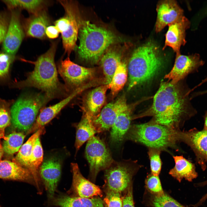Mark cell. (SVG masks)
<instances>
[{
    "label": "cell",
    "instance_id": "cell-12",
    "mask_svg": "<svg viewBox=\"0 0 207 207\" xmlns=\"http://www.w3.org/2000/svg\"><path fill=\"white\" fill-rule=\"evenodd\" d=\"M180 141L189 146L194 152L197 163L204 170L207 163V131L195 128L181 131Z\"/></svg>",
    "mask_w": 207,
    "mask_h": 207
},
{
    "label": "cell",
    "instance_id": "cell-10",
    "mask_svg": "<svg viewBox=\"0 0 207 207\" xmlns=\"http://www.w3.org/2000/svg\"><path fill=\"white\" fill-rule=\"evenodd\" d=\"M204 64L198 53L187 55L176 54L174 65L164 78L174 84L178 83L189 74L198 71Z\"/></svg>",
    "mask_w": 207,
    "mask_h": 207
},
{
    "label": "cell",
    "instance_id": "cell-37",
    "mask_svg": "<svg viewBox=\"0 0 207 207\" xmlns=\"http://www.w3.org/2000/svg\"><path fill=\"white\" fill-rule=\"evenodd\" d=\"M15 57L3 52H0V79L4 78L9 74L10 66Z\"/></svg>",
    "mask_w": 207,
    "mask_h": 207
},
{
    "label": "cell",
    "instance_id": "cell-35",
    "mask_svg": "<svg viewBox=\"0 0 207 207\" xmlns=\"http://www.w3.org/2000/svg\"><path fill=\"white\" fill-rule=\"evenodd\" d=\"M161 150H160L149 148L148 154L150 162L151 174L158 176L161 169L162 162L160 158Z\"/></svg>",
    "mask_w": 207,
    "mask_h": 207
},
{
    "label": "cell",
    "instance_id": "cell-7",
    "mask_svg": "<svg viewBox=\"0 0 207 207\" xmlns=\"http://www.w3.org/2000/svg\"><path fill=\"white\" fill-rule=\"evenodd\" d=\"M85 155L89 164L90 177L93 181L100 171L108 168L114 161L104 141L94 136L88 140Z\"/></svg>",
    "mask_w": 207,
    "mask_h": 207
},
{
    "label": "cell",
    "instance_id": "cell-44",
    "mask_svg": "<svg viewBox=\"0 0 207 207\" xmlns=\"http://www.w3.org/2000/svg\"><path fill=\"white\" fill-rule=\"evenodd\" d=\"M207 93V89L202 91L196 92L193 93L191 97L192 99L196 97L202 95Z\"/></svg>",
    "mask_w": 207,
    "mask_h": 207
},
{
    "label": "cell",
    "instance_id": "cell-15",
    "mask_svg": "<svg viewBox=\"0 0 207 207\" xmlns=\"http://www.w3.org/2000/svg\"><path fill=\"white\" fill-rule=\"evenodd\" d=\"M156 10L157 17L155 31L156 32H160L166 26L184 16L183 10L175 0L160 1L157 5Z\"/></svg>",
    "mask_w": 207,
    "mask_h": 207
},
{
    "label": "cell",
    "instance_id": "cell-36",
    "mask_svg": "<svg viewBox=\"0 0 207 207\" xmlns=\"http://www.w3.org/2000/svg\"><path fill=\"white\" fill-rule=\"evenodd\" d=\"M145 184L147 189L154 195L164 193L158 176L152 174L149 175L145 181Z\"/></svg>",
    "mask_w": 207,
    "mask_h": 207
},
{
    "label": "cell",
    "instance_id": "cell-1",
    "mask_svg": "<svg viewBox=\"0 0 207 207\" xmlns=\"http://www.w3.org/2000/svg\"><path fill=\"white\" fill-rule=\"evenodd\" d=\"M179 82L162 81L150 108L141 115L151 116L155 122L173 129L179 127L197 113L189 96L191 89Z\"/></svg>",
    "mask_w": 207,
    "mask_h": 207
},
{
    "label": "cell",
    "instance_id": "cell-19",
    "mask_svg": "<svg viewBox=\"0 0 207 207\" xmlns=\"http://www.w3.org/2000/svg\"><path fill=\"white\" fill-rule=\"evenodd\" d=\"M83 88V87H80L77 88L69 96L57 103L42 109L27 133H31L37 131L49 123L75 96L81 92Z\"/></svg>",
    "mask_w": 207,
    "mask_h": 207
},
{
    "label": "cell",
    "instance_id": "cell-33",
    "mask_svg": "<svg viewBox=\"0 0 207 207\" xmlns=\"http://www.w3.org/2000/svg\"><path fill=\"white\" fill-rule=\"evenodd\" d=\"M13 103L12 100L0 99V140L4 138L5 129L11 122L10 108Z\"/></svg>",
    "mask_w": 207,
    "mask_h": 207
},
{
    "label": "cell",
    "instance_id": "cell-26",
    "mask_svg": "<svg viewBox=\"0 0 207 207\" xmlns=\"http://www.w3.org/2000/svg\"><path fill=\"white\" fill-rule=\"evenodd\" d=\"M109 85H105L93 89L88 94L86 100L88 113L92 117L97 115L105 102L106 95Z\"/></svg>",
    "mask_w": 207,
    "mask_h": 207
},
{
    "label": "cell",
    "instance_id": "cell-43",
    "mask_svg": "<svg viewBox=\"0 0 207 207\" xmlns=\"http://www.w3.org/2000/svg\"><path fill=\"white\" fill-rule=\"evenodd\" d=\"M206 16H207V6L199 12L196 16L195 22V27L198 25L200 21Z\"/></svg>",
    "mask_w": 207,
    "mask_h": 207
},
{
    "label": "cell",
    "instance_id": "cell-6",
    "mask_svg": "<svg viewBox=\"0 0 207 207\" xmlns=\"http://www.w3.org/2000/svg\"><path fill=\"white\" fill-rule=\"evenodd\" d=\"M51 100L43 92L29 93L21 95L11 109L13 126L19 130L28 132L35 122L39 110Z\"/></svg>",
    "mask_w": 207,
    "mask_h": 207
},
{
    "label": "cell",
    "instance_id": "cell-30",
    "mask_svg": "<svg viewBox=\"0 0 207 207\" xmlns=\"http://www.w3.org/2000/svg\"><path fill=\"white\" fill-rule=\"evenodd\" d=\"M9 10L21 9L26 10L32 14L42 9L45 2L43 0H3Z\"/></svg>",
    "mask_w": 207,
    "mask_h": 207
},
{
    "label": "cell",
    "instance_id": "cell-25",
    "mask_svg": "<svg viewBox=\"0 0 207 207\" xmlns=\"http://www.w3.org/2000/svg\"><path fill=\"white\" fill-rule=\"evenodd\" d=\"M173 158L175 165L170 170L169 174L179 182L183 178L191 181L198 177L194 164L182 156H173Z\"/></svg>",
    "mask_w": 207,
    "mask_h": 207
},
{
    "label": "cell",
    "instance_id": "cell-22",
    "mask_svg": "<svg viewBox=\"0 0 207 207\" xmlns=\"http://www.w3.org/2000/svg\"><path fill=\"white\" fill-rule=\"evenodd\" d=\"M49 23L47 14L42 9L26 20L23 26L25 34L28 37L43 39Z\"/></svg>",
    "mask_w": 207,
    "mask_h": 207
},
{
    "label": "cell",
    "instance_id": "cell-3",
    "mask_svg": "<svg viewBox=\"0 0 207 207\" xmlns=\"http://www.w3.org/2000/svg\"><path fill=\"white\" fill-rule=\"evenodd\" d=\"M159 51L152 41L134 50L127 64L128 91L147 83L159 73L163 62Z\"/></svg>",
    "mask_w": 207,
    "mask_h": 207
},
{
    "label": "cell",
    "instance_id": "cell-31",
    "mask_svg": "<svg viewBox=\"0 0 207 207\" xmlns=\"http://www.w3.org/2000/svg\"><path fill=\"white\" fill-rule=\"evenodd\" d=\"M128 74L127 64L122 61L116 70L109 85L113 95L117 94L123 88L127 81Z\"/></svg>",
    "mask_w": 207,
    "mask_h": 207
},
{
    "label": "cell",
    "instance_id": "cell-13",
    "mask_svg": "<svg viewBox=\"0 0 207 207\" xmlns=\"http://www.w3.org/2000/svg\"><path fill=\"white\" fill-rule=\"evenodd\" d=\"M127 104L125 96H122L115 102L107 104L97 115L92 117L93 125L97 133L111 128L118 115Z\"/></svg>",
    "mask_w": 207,
    "mask_h": 207
},
{
    "label": "cell",
    "instance_id": "cell-28",
    "mask_svg": "<svg viewBox=\"0 0 207 207\" xmlns=\"http://www.w3.org/2000/svg\"><path fill=\"white\" fill-rule=\"evenodd\" d=\"M45 132V129L43 127L33 134L22 146L18 154L14 159L13 161L27 169L35 142L37 139Z\"/></svg>",
    "mask_w": 207,
    "mask_h": 207
},
{
    "label": "cell",
    "instance_id": "cell-9",
    "mask_svg": "<svg viewBox=\"0 0 207 207\" xmlns=\"http://www.w3.org/2000/svg\"><path fill=\"white\" fill-rule=\"evenodd\" d=\"M58 70L69 92L71 89H77L88 80L92 79L95 73L94 68L79 65L71 61L69 57L60 62Z\"/></svg>",
    "mask_w": 207,
    "mask_h": 207
},
{
    "label": "cell",
    "instance_id": "cell-11",
    "mask_svg": "<svg viewBox=\"0 0 207 207\" xmlns=\"http://www.w3.org/2000/svg\"><path fill=\"white\" fill-rule=\"evenodd\" d=\"M8 28L2 42L3 52L15 57L20 46L25 33L21 22L20 14L16 9L10 10Z\"/></svg>",
    "mask_w": 207,
    "mask_h": 207
},
{
    "label": "cell",
    "instance_id": "cell-21",
    "mask_svg": "<svg viewBox=\"0 0 207 207\" xmlns=\"http://www.w3.org/2000/svg\"><path fill=\"white\" fill-rule=\"evenodd\" d=\"M0 179L24 182L34 184L33 177L27 169L14 161L0 160Z\"/></svg>",
    "mask_w": 207,
    "mask_h": 207
},
{
    "label": "cell",
    "instance_id": "cell-24",
    "mask_svg": "<svg viewBox=\"0 0 207 207\" xmlns=\"http://www.w3.org/2000/svg\"><path fill=\"white\" fill-rule=\"evenodd\" d=\"M51 201L56 207H104L103 201L99 197L88 198L61 195L54 196Z\"/></svg>",
    "mask_w": 207,
    "mask_h": 207
},
{
    "label": "cell",
    "instance_id": "cell-38",
    "mask_svg": "<svg viewBox=\"0 0 207 207\" xmlns=\"http://www.w3.org/2000/svg\"><path fill=\"white\" fill-rule=\"evenodd\" d=\"M120 193L112 191H107L104 199L107 207H122L123 198Z\"/></svg>",
    "mask_w": 207,
    "mask_h": 207
},
{
    "label": "cell",
    "instance_id": "cell-48",
    "mask_svg": "<svg viewBox=\"0 0 207 207\" xmlns=\"http://www.w3.org/2000/svg\"><path fill=\"white\" fill-rule=\"evenodd\" d=\"M0 207H1V206H0Z\"/></svg>",
    "mask_w": 207,
    "mask_h": 207
},
{
    "label": "cell",
    "instance_id": "cell-41",
    "mask_svg": "<svg viewBox=\"0 0 207 207\" xmlns=\"http://www.w3.org/2000/svg\"><path fill=\"white\" fill-rule=\"evenodd\" d=\"M122 207H135L133 189L131 185H130L128 188L126 194L123 198Z\"/></svg>",
    "mask_w": 207,
    "mask_h": 207
},
{
    "label": "cell",
    "instance_id": "cell-17",
    "mask_svg": "<svg viewBox=\"0 0 207 207\" xmlns=\"http://www.w3.org/2000/svg\"><path fill=\"white\" fill-rule=\"evenodd\" d=\"M190 25V21L184 16L169 24L165 34V44L162 49L169 46L172 49L176 54L180 53L181 46L184 45L186 42V31Z\"/></svg>",
    "mask_w": 207,
    "mask_h": 207
},
{
    "label": "cell",
    "instance_id": "cell-40",
    "mask_svg": "<svg viewBox=\"0 0 207 207\" xmlns=\"http://www.w3.org/2000/svg\"><path fill=\"white\" fill-rule=\"evenodd\" d=\"M70 23L68 17L65 16L57 20L55 22V25L60 33L61 34L66 32L68 30Z\"/></svg>",
    "mask_w": 207,
    "mask_h": 207
},
{
    "label": "cell",
    "instance_id": "cell-39",
    "mask_svg": "<svg viewBox=\"0 0 207 207\" xmlns=\"http://www.w3.org/2000/svg\"><path fill=\"white\" fill-rule=\"evenodd\" d=\"M10 12H0V44L2 43L9 25Z\"/></svg>",
    "mask_w": 207,
    "mask_h": 207
},
{
    "label": "cell",
    "instance_id": "cell-4",
    "mask_svg": "<svg viewBox=\"0 0 207 207\" xmlns=\"http://www.w3.org/2000/svg\"><path fill=\"white\" fill-rule=\"evenodd\" d=\"M78 33V56L80 59L93 64L100 61L110 46L122 41L111 31L89 21L80 22Z\"/></svg>",
    "mask_w": 207,
    "mask_h": 207
},
{
    "label": "cell",
    "instance_id": "cell-32",
    "mask_svg": "<svg viewBox=\"0 0 207 207\" xmlns=\"http://www.w3.org/2000/svg\"><path fill=\"white\" fill-rule=\"evenodd\" d=\"M25 135L22 133L13 132L5 136L3 144V151L12 155L19 151Z\"/></svg>",
    "mask_w": 207,
    "mask_h": 207
},
{
    "label": "cell",
    "instance_id": "cell-16",
    "mask_svg": "<svg viewBox=\"0 0 207 207\" xmlns=\"http://www.w3.org/2000/svg\"><path fill=\"white\" fill-rule=\"evenodd\" d=\"M40 176L48 194L51 200L54 197L61 175V165L60 161L54 158L46 160L40 167Z\"/></svg>",
    "mask_w": 207,
    "mask_h": 207
},
{
    "label": "cell",
    "instance_id": "cell-46",
    "mask_svg": "<svg viewBox=\"0 0 207 207\" xmlns=\"http://www.w3.org/2000/svg\"><path fill=\"white\" fill-rule=\"evenodd\" d=\"M204 126L203 129L207 131V110L204 116Z\"/></svg>",
    "mask_w": 207,
    "mask_h": 207
},
{
    "label": "cell",
    "instance_id": "cell-29",
    "mask_svg": "<svg viewBox=\"0 0 207 207\" xmlns=\"http://www.w3.org/2000/svg\"><path fill=\"white\" fill-rule=\"evenodd\" d=\"M39 138L37 139L34 145L27 169L31 174L35 185L39 192H40V182L38 176V170L43 161V152Z\"/></svg>",
    "mask_w": 207,
    "mask_h": 207
},
{
    "label": "cell",
    "instance_id": "cell-47",
    "mask_svg": "<svg viewBox=\"0 0 207 207\" xmlns=\"http://www.w3.org/2000/svg\"><path fill=\"white\" fill-rule=\"evenodd\" d=\"M3 151L2 145H1L0 141V160L2 156Z\"/></svg>",
    "mask_w": 207,
    "mask_h": 207
},
{
    "label": "cell",
    "instance_id": "cell-2",
    "mask_svg": "<svg viewBox=\"0 0 207 207\" xmlns=\"http://www.w3.org/2000/svg\"><path fill=\"white\" fill-rule=\"evenodd\" d=\"M57 44L54 42L45 53L32 63L33 70L26 79L14 82L11 87L18 89L34 87L41 90L51 99L65 98L70 95L64 85L59 81L54 61Z\"/></svg>",
    "mask_w": 207,
    "mask_h": 207
},
{
    "label": "cell",
    "instance_id": "cell-18",
    "mask_svg": "<svg viewBox=\"0 0 207 207\" xmlns=\"http://www.w3.org/2000/svg\"><path fill=\"white\" fill-rule=\"evenodd\" d=\"M71 167L73 175L72 189L76 196L88 198L102 196L99 187L83 176L77 163H72Z\"/></svg>",
    "mask_w": 207,
    "mask_h": 207
},
{
    "label": "cell",
    "instance_id": "cell-8",
    "mask_svg": "<svg viewBox=\"0 0 207 207\" xmlns=\"http://www.w3.org/2000/svg\"><path fill=\"white\" fill-rule=\"evenodd\" d=\"M131 163L114 161L105 170V182L107 191L121 193L130 186L134 171Z\"/></svg>",
    "mask_w": 207,
    "mask_h": 207
},
{
    "label": "cell",
    "instance_id": "cell-14",
    "mask_svg": "<svg viewBox=\"0 0 207 207\" xmlns=\"http://www.w3.org/2000/svg\"><path fill=\"white\" fill-rule=\"evenodd\" d=\"M65 15L68 18L70 23L67 30L61 34L62 44L65 53L69 55L74 49L78 33L80 22L79 20L75 9L72 2L67 0H60Z\"/></svg>",
    "mask_w": 207,
    "mask_h": 207
},
{
    "label": "cell",
    "instance_id": "cell-45",
    "mask_svg": "<svg viewBox=\"0 0 207 207\" xmlns=\"http://www.w3.org/2000/svg\"><path fill=\"white\" fill-rule=\"evenodd\" d=\"M206 82H207V76L204 79L202 80V81L199 84H198L197 85H196L193 88L191 89V91H193L195 89L198 87L202 85L204 83H206Z\"/></svg>",
    "mask_w": 207,
    "mask_h": 207
},
{
    "label": "cell",
    "instance_id": "cell-34",
    "mask_svg": "<svg viewBox=\"0 0 207 207\" xmlns=\"http://www.w3.org/2000/svg\"><path fill=\"white\" fill-rule=\"evenodd\" d=\"M151 203L154 207H185L164 193L154 195Z\"/></svg>",
    "mask_w": 207,
    "mask_h": 207
},
{
    "label": "cell",
    "instance_id": "cell-42",
    "mask_svg": "<svg viewBox=\"0 0 207 207\" xmlns=\"http://www.w3.org/2000/svg\"><path fill=\"white\" fill-rule=\"evenodd\" d=\"M59 33L55 26H48L45 31L46 35L49 38L51 39L57 38L59 36Z\"/></svg>",
    "mask_w": 207,
    "mask_h": 207
},
{
    "label": "cell",
    "instance_id": "cell-23",
    "mask_svg": "<svg viewBox=\"0 0 207 207\" xmlns=\"http://www.w3.org/2000/svg\"><path fill=\"white\" fill-rule=\"evenodd\" d=\"M112 45L106 51L100 60L105 76V85H107L111 82L116 70L122 61V50L116 46Z\"/></svg>",
    "mask_w": 207,
    "mask_h": 207
},
{
    "label": "cell",
    "instance_id": "cell-20",
    "mask_svg": "<svg viewBox=\"0 0 207 207\" xmlns=\"http://www.w3.org/2000/svg\"><path fill=\"white\" fill-rule=\"evenodd\" d=\"M132 108L127 104L118 115L110 133V141L112 144H120L125 137L131 126Z\"/></svg>",
    "mask_w": 207,
    "mask_h": 207
},
{
    "label": "cell",
    "instance_id": "cell-27",
    "mask_svg": "<svg viewBox=\"0 0 207 207\" xmlns=\"http://www.w3.org/2000/svg\"><path fill=\"white\" fill-rule=\"evenodd\" d=\"M92 117L86 113L76 126L75 144L76 152L85 142L97 133L93 125Z\"/></svg>",
    "mask_w": 207,
    "mask_h": 207
},
{
    "label": "cell",
    "instance_id": "cell-5",
    "mask_svg": "<svg viewBox=\"0 0 207 207\" xmlns=\"http://www.w3.org/2000/svg\"><path fill=\"white\" fill-rule=\"evenodd\" d=\"M181 131L159 124L152 120L131 126L125 137L149 148L162 150L175 147L177 143L181 141Z\"/></svg>",
    "mask_w": 207,
    "mask_h": 207
}]
</instances>
